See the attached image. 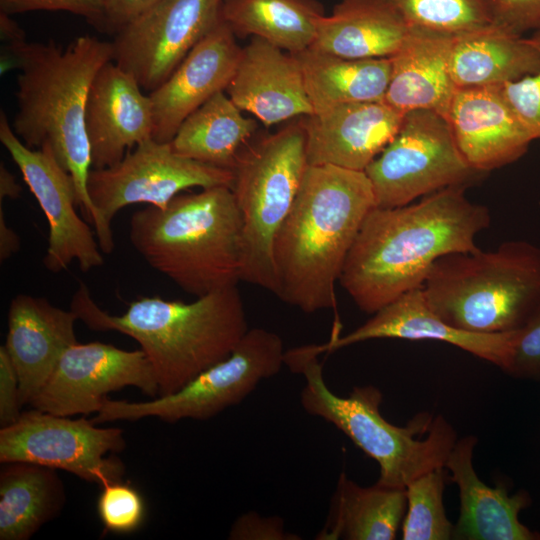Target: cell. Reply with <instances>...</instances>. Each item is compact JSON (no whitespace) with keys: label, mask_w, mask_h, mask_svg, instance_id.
Returning <instances> with one entry per match:
<instances>
[{"label":"cell","mask_w":540,"mask_h":540,"mask_svg":"<svg viewBox=\"0 0 540 540\" xmlns=\"http://www.w3.org/2000/svg\"><path fill=\"white\" fill-rule=\"evenodd\" d=\"M320 354L319 344L285 351L284 365L305 379L300 403L308 414L334 425L377 462V484L406 489L421 475L445 466L457 434L442 415L420 412L407 425H394L380 412L383 394L377 387L356 386L348 397L332 392L323 377Z\"/></svg>","instance_id":"cell-6"},{"label":"cell","mask_w":540,"mask_h":540,"mask_svg":"<svg viewBox=\"0 0 540 540\" xmlns=\"http://www.w3.org/2000/svg\"><path fill=\"white\" fill-rule=\"evenodd\" d=\"M0 205V260L3 262L20 249V238L6 223L2 203Z\"/></svg>","instance_id":"cell-42"},{"label":"cell","mask_w":540,"mask_h":540,"mask_svg":"<svg viewBox=\"0 0 540 540\" xmlns=\"http://www.w3.org/2000/svg\"><path fill=\"white\" fill-rule=\"evenodd\" d=\"M491 23L523 36L540 30V0H486Z\"/></svg>","instance_id":"cell-38"},{"label":"cell","mask_w":540,"mask_h":540,"mask_svg":"<svg viewBox=\"0 0 540 540\" xmlns=\"http://www.w3.org/2000/svg\"><path fill=\"white\" fill-rule=\"evenodd\" d=\"M529 39L540 53V30L531 33ZM503 92L517 115L540 139V69L533 74L502 86Z\"/></svg>","instance_id":"cell-36"},{"label":"cell","mask_w":540,"mask_h":540,"mask_svg":"<svg viewBox=\"0 0 540 540\" xmlns=\"http://www.w3.org/2000/svg\"><path fill=\"white\" fill-rule=\"evenodd\" d=\"M294 55L313 114L341 104L384 100L391 75L389 58H344L312 48Z\"/></svg>","instance_id":"cell-29"},{"label":"cell","mask_w":540,"mask_h":540,"mask_svg":"<svg viewBox=\"0 0 540 540\" xmlns=\"http://www.w3.org/2000/svg\"><path fill=\"white\" fill-rule=\"evenodd\" d=\"M324 15L314 0H223L222 21L236 35H251L291 54L312 46Z\"/></svg>","instance_id":"cell-31"},{"label":"cell","mask_w":540,"mask_h":540,"mask_svg":"<svg viewBox=\"0 0 540 540\" xmlns=\"http://www.w3.org/2000/svg\"><path fill=\"white\" fill-rule=\"evenodd\" d=\"M504 372L516 379L540 382V306L515 331L510 361Z\"/></svg>","instance_id":"cell-35"},{"label":"cell","mask_w":540,"mask_h":540,"mask_svg":"<svg viewBox=\"0 0 540 540\" xmlns=\"http://www.w3.org/2000/svg\"><path fill=\"white\" fill-rule=\"evenodd\" d=\"M70 309L91 330L116 331L133 338L152 368L159 396L177 392L227 358L249 330L237 285L190 303L141 297L130 302L124 314L111 315L96 304L82 283Z\"/></svg>","instance_id":"cell-4"},{"label":"cell","mask_w":540,"mask_h":540,"mask_svg":"<svg viewBox=\"0 0 540 540\" xmlns=\"http://www.w3.org/2000/svg\"><path fill=\"white\" fill-rule=\"evenodd\" d=\"M447 480L449 472L440 467L421 475L406 487L407 506L401 539H452L454 525L448 519L443 503Z\"/></svg>","instance_id":"cell-32"},{"label":"cell","mask_w":540,"mask_h":540,"mask_svg":"<svg viewBox=\"0 0 540 540\" xmlns=\"http://www.w3.org/2000/svg\"><path fill=\"white\" fill-rule=\"evenodd\" d=\"M302 122L241 151L232 169V192L243 237L241 281L277 296L276 235L291 211L308 167Z\"/></svg>","instance_id":"cell-8"},{"label":"cell","mask_w":540,"mask_h":540,"mask_svg":"<svg viewBox=\"0 0 540 540\" xmlns=\"http://www.w3.org/2000/svg\"><path fill=\"white\" fill-rule=\"evenodd\" d=\"M411 28L384 0H340L320 17L310 48L344 58H390Z\"/></svg>","instance_id":"cell-25"},{"label":"cell","mask_w":540,"mask_h":540,"mask_svg":"<svg viewBox=\"0 0 540 540\" xmlns=\"http://www.w3.org/2000/svg\"><path fill=\"white\" fill-rule=\"evenodd\" d=\"M97 511L105 530L120 534L137 530L146 513L141 494L123 481L101 486Z\"/></svg>","instance_id":"cell-34"},{"label":"cell","mask_w":540,"mask_h":540,"mask_svg":"<svg viewBox=\"0 0 540 540\" xmlns=\"http://www.w3.org/2000/svg\"><path fill=\"white\" fill-rule=\"evenodd\" d=\"M10 16L11 15L0 12V31L2 39L8 44L25 41L26 36L24 31L10 18Z\"/></svg>","instance_id":"cell-44"},{"label":"cell","mask_w":540,"mask_h":540,"mask_svg":"<svg viewBox=\"0 0 540 540\" xmlns=\"http://www.w3.org/2000/svg\"><path fill=\"white\" fill-rule=\"evenodd\" d=\"M127 386L151 398L159 396L154 373L141 349L129 351L102 342H77L65 350L29 405L60 416H87L101 409L108 393Z\"/></svg>","instance_id":"cell-15"},{"label":"cell","mask_w":540,"mask_h":540,"mask_svg":"<svg viewBox=\"0 0 540 540\" xmlns=\"http://www.w3.org/2000/svg\"><path fill=\"white\" fill-rule=\"evenodd\" d=\"M160 0H105L106 31L115 34Z\"/></svg>","instance_id":"cell-41"},{"label":"cell","mask_w":540,"mask_h":540,"mask_svg":"<svg viewBox=\"0 0 540 540\" xmlns=\"http://www.w3.org/2000/svg\"><path fill=\"white\" fill-rule=\"evenodd\" d=\"M0 141L22 173L49 225L45 268L59 273L77 260L87 272L103 264L98 241L76 212L77 193L73 177L46 149L26 146L16 135L4 111L0 113Z\"/></svg>","instance_id":"cell-14"},{"label":"cell","mask_w":540,"mask_h":540,"mask_svg":"<svg viewBox=\"0 0 540 540\" xmlns=\"http://www.w3.org/2000/svg\"><path fill=\"white\" fill-rule=\"evenodd\" d=\"M85 129L92 169L111 167L131 149L153 138L151 98L114 61L106 63L90 86Z\"/></svg>","instance_id":"cell-16"},{"label":"cell","mask_w":540,"mask_h":540,"mask_svg":"<svg viewBox=\"0 0 540 540\" xmlns=\"http://www.w3.org/2000/svg\"><path fill=\"white\" fill-rule=\"evenodd\" d=\"M404 115L381 100L341 104L305 117L308 164L365 171L395 137Z\"/></svg>","instance_id":"cell-20"},{"label":"cell","mask_w":540,"mask_h":540,"mask_svg":"<svg viewBox=\"0 0 540 540\" xmlns=\"http://www.w3.org/2000/svg\"><path fill=\"white\" fill-rule=\"evenodd\" d=\"M540 69L529 37L492 23L454 34L450 72L457 88L502 86Z\"/></svg>","instance_id":"cell-26"},{"label":"cell","mask_w":540,"mask_h":540,"mask_svg":"<svg viewBox=\"0 0 540 540\" xmlns=\"http://www.w3.org/2000/svg\"><path fill=\"white\" fill-rule=\"evenodd\" d=\"M77 315L43 297L18 294L10 302L4 347L14 365L22 405L46 384L67 348L77 343Z\"/></svg>","instance_id":"cell-21"},{"label":"cell","mask_w":540,"mask_h":540,"mask_svg":"<svg viewBox=\"0 0 540 540\" xmlns=\"http://www.w3.org/2000/svg\"><path fill=\"white\" fill-rule=\"evenodd\" d=\"M125 448L120 428L34 408L0 429V463L23 461L61 469L100 486L123 480L124 463L106 455Z\"/></svg>","instance_id":"cell-12"},{"label":"cell","mask_w":540,"mask_h":540,"mask_svg":"<svg viewBox=\"0 0 540 540\" xmlns=\"http://www.w3.org/2000/svg\"><path fill=\"white\" fill-rule=\"evenodd\" d=\"M376 207L412 203L452 186H470L484 173L460 152L447 119L432 110L404 115L400 129L365 169Z\"/></svg>","instance_id":"cell-11"},{"label":"cell","mask_w":540,"mask_h":540,"mask_svg":"<svg viewBox=\"0 0 540 540\" xmlns=\"http://www.w3.org/2000/svg\"><path fill=\"white\" fill-rule=\"evenodd\" d=\"M22 191L15 176L1 163L0 165V201L4 198L16 199Z\"/></svg>","instance_id":"cell-43"},{"label":"cell","mask_w":540,"mask_h":540,"mask_svg":"<svg viewBox=\"0 0 540 540\" xmlns=\"http://www.w3.org/2000/svg\"><path fill=\"white\" fill-rule=\"evenodd\" d=\"M285 351L277 333L260 327L249 329L227 358L201 372L177 392L142 402L106 398L92 421L102 424L155 417L176 423L213 418L242 402L261 381L278 374L284 365Z\"/></svg>","instance_id":"cell-9"},{"label":"cell","mask_w":540,"mask_h":540,"mask_svg":"<svg viewBox=\"0 0 540 540\" xmlns=\"http://www.w3.org/2000/svg\"><path fill=\"white\" fill-rule=\"evenodd\" d=\"M7 50L20 70L14 132L26 146L53 153L73 177L77 206L95 225L97 214L87 188L92 166L85 108L94 77L112 61V43L83 35L66 48L53 40H25L8 44Z\"/></svg>","instance_id":"cell-3"},{"label":"cell","mask_w":540,"mask_h":540,"mask_svg":"<svg viewBox=\"0 0 540 540\" xmlns=\"http://www.w3.org/2000/svg\"><path fill=\"white\" fill-rule=\"evenodd\" d=\"M466 189L452 186L368 213L339 278L361 311L374 314L422 288L439 258L479 249L475 238L490 226L491 215L487 206L468 199Z\"/></svg>","instance_id":"cell-1"},{"label":"cell","mask_w":540,"mask_h":540,"mask_svg":"<svg viewBox=\"0 0 540 540\" xmlns=\"http://www.w3.org/2000/svg\"><path fill=\"white\" fill-rule=\"evenodd\" d=\"M230 540H300L301 537L285 529L278 516H263L256 511L240 515L228 533Z\"/></svg>","instance_id":"cell-39"},{"label":"cell","mask_w":540,"mask_h":540,"mask_svg":"<svg viewBox=\"0 0 540 540\" xmlns=\"http://www.w3.org/2000/svg\"><path fill=\"white\" fill-rule=\"evenodd\" d=\"M19 380L4 347L0 346V427L15 423L21 415Z\"/></svg>","instance_id":"cell-40"},{"label":"cell","mask_w":540,"mask_h":540,"mask_svg":"<svg viewBox=\"0 0 540 540\" xmlns=\"http://www.w3.org/2000/svg\"><path fill=\"white\" fill-rule=\"evenodd\" d=\"M374 207L365 171L308 165L274 242L277 296L305 313L336 308V283Z\"/></svg>","instance_id":"cell-2"},{"label":"cell","mask_w":540,"mask_h":540,"mask_svg":"<svg viewBox=\"0 0 540 540\" xmlns=\"http://www.w3.org/2000/svg\"><path fill=\"white\" fill-rule=\"evenodd\" d=\"M38 10L70 12L106 31L105 0H0V12L8 15Z\"/></svg>","instance_id":"cell-37"},{"label":"cell","mask_w":540,"mask_h":540,"mask_svg":"<svg viewBox=\"0 0 540 540\" xmlns=\"http://www.w3.org/2000/svg\"><path fill=\"white\" fill-rule=\"evenodd\" d=\"M454 34L412 26L392 55L384 101L402 114L432 110L444 117L457 90L450 72Z\"/></svg>","instance_id":"cell-24"},{"label":"cell","mask_w":540,"mask_h":540,"mask_svg":"<svg viewBox=\"0 0 540 540\" xmlns=\"http://www.w3.org/2000/svg\"><path fill=\"white\" fill-rule=\"evenodd\" d=\"M502 86L457 88L445 116L466 161L484 174L519 160L536 140Z\"/></svg>","instance_id":"cell-17"},{"label":"cell","mask_w":540,"mask_h":540,"mask_svg":"<svg viewBox=\"0 0 540 540\" xmlns=\"http://www.w3.org/2000/svg\"><path fill=\"white\" fill-rule=\"evenodd\" d=\"M241 47L222 21L149 93L153 104V139L170 142L181 123L215 94L226 91Z\"/></svg>","instance_id":"cell-18"},{"label":"cell","mask_w":540,"mask_h":540,"mask_svg":"<svg viewBox=\"0 0 540 540\" xmlns=\"http://www.w3.org/2000/svg\"><path fill=\"white\" fill-rule=\"evenodd\" d=\"M233 171L176 153L170 142L149 139L127 152L117 164L91 169L87 188L97 214L94 225L103 253L114 249L111 221L132 204L165 208L189 188L232 187Z\"/></svg>","instance_id":"cell-10"},{"label":"cell","mask_w":540,"mask_h":540,"mask_svg":"<svg viewBox=\"0 0 540 540\" xmlns=\"http://www.w3.org/2000/svg\"><path fill=\"white\" fill-rule=\"evenodd\" d=\"M223 0H160L114 35L113 58L148 93L220 22Z\"/></svg>","instance_id":"cell-13"},{"label":"cell","mask_w":540,"mask_h":540,"mask_svg":"<svg viewBox=\"0 0 540 540\" xmlns=\"http://www.w3.org/2000/svg\"><path fill=\"white\" fill-rule=\"evenodd\" d=\"M478 439L467 435L457 439L445 468L449 480L459 489L460 515L454 525L456 540H540V534L519 520L531 499L524 490L509 495L504 486L490 487L477 475L473 452Z\"/></svg>","instance_id":"cell-23"},{"label":"cell","mask_w":540,"mask_h":540,"mask_svg":"<svg viewBox=\"0 0 540 540\" xmlns=\"http://www.w3.org/2000/svg\"><path fill=\"white\" fill-rule=\"evenodd\" d=\"M515 331L476 333L449 325L428 304L422 288L406 292L373 314L350 333L320 344L321 351L337 349L371 339L435 340L456 346L480 359L507 368Z\"/></svg>","instance_id":"cell-19"},{"label":"cell","mask_w":540,"mask_h":540,"mask_svg":"<svg viewBox=\"0 0 540 540\" xmlns=\"http://www.w3.org/2000/svg\"><path fill=\"white\" fill-rule=\"evenodd\" d=\"M66 504L56 469L23 461L1 463L0 540H29Z\"/></svg>","instance_id":"cell-28"},{"label":"cell","mask_w":540,"mask_h":540,"mask_svg":"<svg viewBox=\"0 0 540 540\" xmlns=\"http://www.w3.org/2000/svg\"><path fill=\"white\" fill-rule=\"evenodd\" d=\"M406 489L364 487L341 472L317 540H393L406 512Z\"/></svg>","instance_id":"cell-27"},{"label":"cell","mask_w":540,"mask_h":540,"mask_svg":"<svg viewBox=\"0 0 540 540\" xmlns=\"http://www.w3.org/2000/svg\"><path fill=\"white\" fill-rule=\"evenodd\" d=\"M226 92L266 126L314 113L296 56L258 37L241 49Z\"/></svg>","instance_id":"cell-22"},{"label":"cell","mask_w":540,"mask_h":540,"mask_svg":"<svg viewBox=\"0 0 540 540\" xmlns=\"http://www.w3.org/2000/svg\"><path fill=\"white\" fill-rule=\"evenodd\" d=\"M422 290L429 306L455 328L516 331L540 306V247L510 240L493 251L447 254L435 262Z\"/></svg>","instance_id":"cell-7"},{"label":"cell","mask_w":540,"mask_h":540,"mask_svg":"<svg viewBox=\"0 0 540 540\" xmlns=\"http://www.w3.org/2000/svg\"><path fill=\"white\" fill-rule=\"evenodd\" d=\"M414 27L451 34L491 23L486 0H384Z\"/></svg>","instance_id":"cell-33"},{"label":"cell","mask_w":540,"mask_h":540,"mask_svg":"<svg viewBox=\"0 0 540 540\" xmlns=\"http://www.w3.org/2000/svg\"><path fill=\"white\" fill-rule=\"evenodd\" d=\"M129 239L153 269L196 297L241 281L242 221L231 187L178 194L163 209L137 210Z\"/></svg>","instance_id":"cell-5"},{"label":"cell","mask_w":540,"mask_h":540,"mask_svg":"<svg viewBox=\"0 0 540 540\" xmlns=\"http://www.w3.org/2000/svg\"><path fill=\"white\" fill-rule=\"evenodd\" d=\"M228 94L211 97L179 126L170 141L172 149L185 157L232 170L247 140L257 129Z\"/></svg>","instance_id":"cell-30"}]
</instances>
